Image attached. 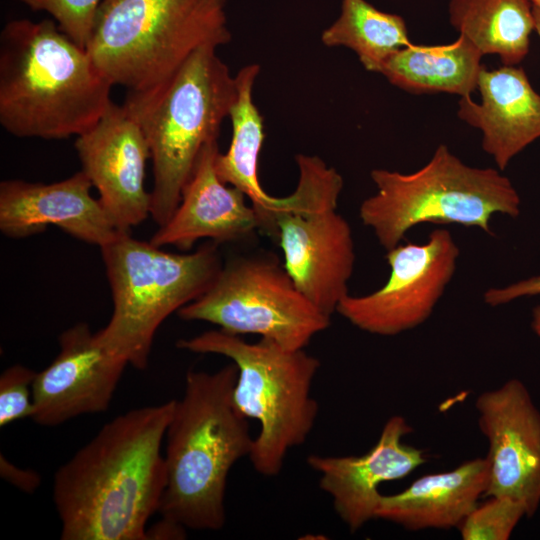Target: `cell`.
I'll list each match as a JSON object with an SVG mask.
<instances>
[{"label":"cell","mask_w":540,"mask_h":540,"mask_svg":"<svg viewBox=\"0 0 540 540\" xmlns=\"http://www.w3.org/2000/svg\"><path fill=\"white\" fill-rule=\"evenodd\" d=\"M176 400L107 422L54 474L62 540H147L167 474L162 445Z\"/></svg>","instance_id":"cell-1"},{"label":"cell","mask_w":540,"mask_h":540,"mask_svg":"<svg viewBox=\"0 0 540 540\" xmlns=\"http://www.w3.org/2000/svg\"><path fill=\"white\" fill-rule=\"evenodd\" d=\"M113 84L53 19H14L0 34V124L11 135L79 136L106 112Z\"/></svg>","instance_id":"cell-2"},{"label":"cell","mask_w":540,"mask_h":540,"mask_svg":"<svg viewBox=\"0 0 540 540\" xmlns=\"http://www.w3.org/2000/svg\"><path fill=\"white\" fill-rule=\"evenodd\" d=\"M236 379L234 363L214 373L191 370L175 402L165 436L167 481L158 513L186 529L223 528L229 472L251 452L248 419L232 399Z\"/></svg>","instance_id":"cell-3"},{"label":"cell","mask_w":540,"mask_h":540,"mask_svg":"<svg viewBox=\"0 0 540 540\" xmlns=\"http://www.w3.org/2000/svg\"><path fill=\"white\" fill-rule=\"evenodd\" d=\"M203 46L166 81L128 91L122 104L143 132L153 168L151 216L164 225L179 205L203 148L217 141L237 97L235 76Z\"/></svg>","instance_id":"cell-4"},{"label":"cell","mask_w":540,"mask_h":540,"mask_svg":"<svg viewBox=\"0 0 540 540\" xmlns=\"http://www.w3.org/2000/svg\"><path fill=\"white\" fill-rule=\"evenodd\" d=\"M226 0H102L86 49L113 85L145 90L231 41Z\"/></svg>","instance_id":"cell-5"},{"label":"cell","mask_w":540,"mask_h":540,"mask_svg":"<svg viewBox=\"0 0 540 540\" xmlns=\"http://www.w3.org/2000/svg\"><path fill=\"white\" fill-rule=\"evenodd\" d=\"M216 244L172 253L120 231L100 247L113 312L107 325L95 332L97 342L128 365L145 369L160 325L206 292L220 272L223 263Z\"/></svg>","instance_id":"cell-6"},{"label":"cell","mask_w":540,"mask_h":540,"mask_svg":"<svg viewBox=\"0 0 540 540\" xmlns=\"http://www.w3.org/2000/svg\"><path fill=\"white\" fill-rule=\"evenodd\" d=\"M176 346L222 355L235 364L233 403L245 418L260 425L250 462L259 474L276 476L288 452L306 441L317 419L319 407L311 388L319 360L304 349L289 350L266 338L249 343L221 329L181 339Z\"/></svg>","instance_id":"cell-7"},{"label":"cell","mask_w":540,"mask_h":540,"mask_svg":"<svg viewBox=\"0 0 540 540\" xmlns=\"http://www.w3.org/2000/svg\"><path fill=\"white\" fill-rule=\"evenodd\" d=\"M370 176L377 191L361 203L359 216L386 251L418 224H459L492 234L494 214H520L519 194L507 177L464 164L445 145L413 173L374 169Z\"/></svg>","instance_id":"cell-8"},{"label":"cell","mask_w":540,"mask_h":540,"mask_svg":"<svg viewBox=\"0 0 540 540\" xmlns=\"http://www.w3.org/2000/svg\"><path fill=\"white\" fill-rule=\"evenodd\" d=\"M177 315L235 335L256 334L289 350L304 349L329 327L331 318L297 289L284 266L269 254L226 262L208 290Z\"/></svg>","instance_id":"cell-9"},{"label":"cell","mask_w":540,"mask_h":540,"mask_svg":"<svg viewBox=\"0 0 540 540\" xmlns=\"http://www.w3.org/2000/svg\"><path fill=\"white\" fill-rule=\"evenodd\" d=\"M458 257L459 248L445 229L432 231L423 244H398L387 250L386 283L366 295H346L336 312L370 334L395 336L416 328L432 314L456 271Z\"/></svg>","instance_id":"cell-10"},{"label":"cell","mask_w":540,"mask_h":540,"mask_svg":"<svg viewBox=\"0 0 540 540\" xmlns=\"http://www.w3.org/2000/svg\"><path fill=\"white\" fill-rule=\"evenodd\" d=\"M478 426L489 443L484 496L520 502L526 517L540 506V410L527 387L513 378L476 399Z\"/></svg>","instance_id":"cell-11"},{"label":"cell","mask_w":540,"mask_h":540,"mask_svg":"<svg viewBox=\"0 0 540 540\" xmlns=\"http://www.w3.org/2000/svg\"><path fill=\"white\" fill-rule=\"evenodd\" d=\"M74 146L81 171L118 231L130 232L151 215V192L144 186L150 149L123 105L112 102L91 128L77 136Z\"/></svg>","instance_id":"cell-12"},{"label":"cell","mask_w":540,"mask_h":540,"mask_svg":"<svg viewBox=\"0 0 540 540\" xmlns=\"http://www.w3.org/2000/svg\"><path fill=\"white\" fill-rule=\"evenodd\" d=\"M59 352L33 382L32 420L61 425L85 414L109 409L128 363L106 351L86 323L59 335Z\"/></svg>","instance_id":"cell-13"},{"label":"cell","mask_w":540,"mask_h":540,"mask_svg":"<svg viewBox=\"0 0 540 540\" xmlns=\"http://www.w3.org/2000/svg\"><path fill=\"white\" fill-rule=\"evenodd\" d=\"M297 289L331 317L348 295L355 251L352 229L336 208L282 215L277 237Z\"/></svg>","instance_id":"cell-14"},{"label":"cell","mask_w":540,"mask_h":540,"mask_svg":"<svg viewBox=\"0 0 540 540\" xmlns=\"http://www.w3.org/2000/svg\"><path fill=\"white\" fill-rule=\"evenodd\" d=\"M412 431L403 416L394 415L383 426L377 443L363 455L307 457L308 465L320 474V488L331 497L350 532L376 519L380 484L402 479L426 462L424 450L402 442Z\"/></svg>","instance_id":"cell-15"},{"label":"cell","mask_w":540,"mask_h":540,"mask_svg":"<svg viewBox=\"0 0 540 540\" xmlns=\"http://www.w3.org/2000/svg\"><path fill=\"white\" fill-rule=\"evenodd\" d=\"M260 72L257 64L240 69L235 76L237 97L229 118L232 139L225 153H218L215 168L220 179L241 190L255 209L260 231L277 237V221L287 213L311 212L325 200L323 184L314 176L302 174L295 191L286 197H273L261 186L258 161L264 141L263 118L253 101V88Z\"/></svg>","instance_id":"cell-16"},{"label":"cell","mask_w":540,"mask_h":540,"mask_svg":"<svg viewBox=\"0 0 540 540\" xmlns=\"http://www.w3.org/2000/svg\"><path fill=\"white\" fill-rule=\"evenodd\" d=\"M83 171L50 184L23 180L0 183V230L13 239L43 232L54 225L75 239L99 247L112 241L116 229Z\"/></svg>","instance_id":"cell-17"},{"label":"cell","mask_w":540,"mask_h":540,"mask_svg":"<svg viewBox=\"0 0 540 540\" xmlns=\"http://www.w3.org/2000/svg\"><path fill=\"white\" fill-rule=\"evenodd\" d=\"M218 153L217 141L203 148L178 207L152 235V244L187 251L200 239L236 242L260 229L257 213L247 203L246 195L218 176L215 168Z\"/></svg>","instance_id":"cell-18"},{"label":"cell","mask_w":540,"mask_h":540,"mask_svg":"<svg viewBox=\"0 0 540 540\" xmlns=\"http://www.w3.org/2000/svg\"><path fill=\"white\" fill-rule=\"evenodd\" d=\"M481 103L461 97L458 117L483 133L482 147L500 170L540 138V94L521 67L506 66L479 73Z\"/></svg>","instance_id":"cell-19"},{"label":"cell","mask_w":540,"mask_h":540,"mask_svg":"<svg viewBox=\"0 0 540 540\" xmlns=\"http://www.w3.org/2000/svg\"><path fill=\"white\" fill-rule=\"evenodd\" d=\"M488 476L486 457L465 461L450 471L424 475L397 494L381 495L376 519L409 531L459 528L485 495Z\"/></svg>","instance_id":"cell-20"},{"label":"cell","mask_w":540,"mask_h":540,"mask_svg":"<svg viewBox=\"0 0 540 540\" xmlns=\"http://www.w3.org/2000/svg\"><path fill=\"white\" fill-rule=\"evenodd\" d=\"M481 52L465 36L450 44L401 48L382 65L379 73L410 93H451L470 97L483 68Z\"/></svg>","instance_id":"cell-21"},{"label":"cell","mask_w":540,"mask_h":540,"mask_svg":"<svg viewBox=\"0 0 540 540\" xmlns=\"http://www.w3.org/2000/svg\"><path fill=\"white\" fill-rule=\"evenodd\" d=\"M452 26L485 54L515 66L528 54L534 30L530 0H451Z\"/></svg>","instance_id":"cell-22"},{"label":"cell","mask_w":540,"mask_h":540,"mask_svg":"<svg viewBox=\"0 0 540 540\" xmlns=\"http://www.w3.org/2000/svg\"><path fill=\"white\" fill-rule=\"evenodd\" d=\"M321 41L351 49L366 70L377 73L390 56L412 44L401 16L365 0H342L339 17L322 32Z\"/></svg>","instance_id":"cell-23"},{"label":"cell","mask_w":540,"mask_h":540,"mask_svg":"<svg viewBox=\"0 0 540 540\" xmlns=\"http://www.w3.org/2000/svg\"><path fill=\"white\" fill-rule=\"evenodd\" d=\"M523 517L526 510L520 502L506 496H489L476 505L458 529L463 540H507Z\"/></svg>","instance_id":"cell-24"},{"label":"cell","mask_w":540,"mask_h":540,"mask_svg":"<svg viewBox=\"0 0 540 540\" xmlns=\"http://www.w3.org/2000/svg\"><path fill=\"white\" fill-rule=\"evenodd\" d=\"M34 11L52 16L59 29L86 48L102 0H18Z\"/></svg>","instance_id":"cell-25"},{"label":"cell","mask_w":540,"mask_h":540,"mask_svg":"<svg viewBox=\"0 0 540 540\" xmlns=\"http://www.w3.org/2000/svg\"><path fill=\"white\" fill-rule=\"evenodd\" d=\"M36 372L23 365L6 368L0 375V427L32 417Z\"/></svg>","instance_id":"cell-26"},{"label":"cell","mask_w":540,"mask_h":540,"mask_svg":"<svg viewBox=\"0 0 540 540\" xmlns=\"http://www.w3.org/2000/svg\"><path fill=\"white\" fill-rule=\"evenodd\" d=\"M540 294V275L524 279L505 287L490 288L484 293V301L490 306H500L515 299Z\"/></svg>","instance_id":"cell-27"},{"label":"cell","mask_w":540,"mask_h":540,"mask_svg":"<svg viewBox=\"0 0 540 540\" xmlns=\"http://www.w3.org/2000/svg\"><path fill=\"white\" fill-rule=\"evenodd\" d=\"M0 475L5 481L29 494L34 493L41 483V477L36 471L20 468L2 454L0 455Z\"/></svg>","instance_id":"cell-28"},{"label":"cell","mask_w":540,"mask_h":540,"mask_svg":"<svg viewBox=\"0 0 540 540\" xmlns=\"http://www.w3.org/2000/svg\"><path fill=\"white\" fill-rule=\"evenodd\" d=\"M186 528L170 520L161 518L150 528H147V539L168 540L184 539Z\"/></svg>","instance_id":"cell-29"},{"label":"cell","mask_w":540,"mask_h":540,"mask_svg":"<svg viewBox=\"0 0 540 540\" xmlns=\"http://www.w3.org/2000/svg\"><path fill=\"white\" fill-rule=\"evenodd\" d=\"M531 326L536 335L540 337V305L533 309Z\"/></svg>","instance_id":"cell-30"},{"label":"cell","mask_w":540,"mask_h":540,"mask_svg":"<svg viewBox=\"0 0 540 540\" xmlns=\"http://www.w3.org/2000/svg\"><path fill=\"white\" fill-rule=\"evenodd\" d=\"M534 30L540 38V7L533 6Z\"/></svg>","instance_id":"cell-31"},{"label":"cell","mask_w":540,"mask_h":540,"mask_svg":"<svg viewBox=\"0 0 540 540\" xmlns=\"http://www.w3.org/2000/svg\"><path fill=\"white\" fill-rule=\"evenodd\" d=\"M533 6L540 7V0H530Z\"/></svg>","instance_id":"cell-32"}]
</instances>
